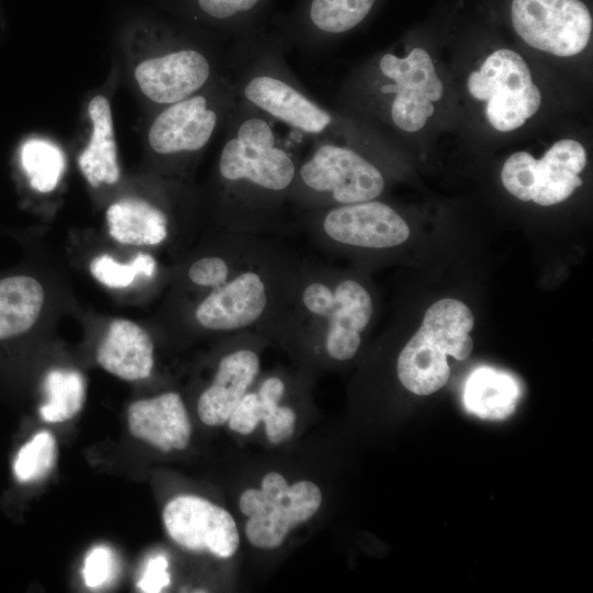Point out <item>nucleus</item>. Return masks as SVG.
Segmentation results:
<instances>
[{"instance_id": "9d476101", "label": "nucleus", "mask_w": 593, "mask_h": 593, "mask_svg": "<svg viewBox=\"0 0 593 593\" xmlns=\"http://www.w3.org/2000/svg\"><path fill=\"white\" fill-rule=\"evenodd\" d=\"M267 338L255 331L231 335V346L217 359L213 378L198 399V414L205 425L220 426L228 421L258 377V347Z\"/></svg>"}, {"instance_id": "bb28decb", "label": "nucleus", "mask_w": 593, "mask_h": 593, "mask_svg": "<svg viewBox=\"0 0 593 593\" xmlns=\"http://www.w3.org/2000/svg\"><path fill=\"white\" fill-rule=\"evenodd\" d=\"M57 459V444L47 430L38 432L18 451L13 462L15 478L23 483L46 477Z\"/></svg>"}, {"instance_id": "5701e85b", "label": "nucleus", "mask_w": 593, "mask_h": 593, "mask_svg": "<svg viewBox=\"0 0 593 593\" xmlns=\"http://www.w3.org/2000/svg\"><path fill=\"white\" fill-rule=\"evenodd\" d=\"M376 0H306L303 20L323 35L342 34L356 27L371 11Z\"/></svg>"}, {"instance_id": "393cba45", "label": "nucleus", "mask_w": 593, "mask_h": 593, "mask_svg": "<svg viewBox=\"0 0 593 593\" xmlns=\"http://www.w3.org/2000/svg\"><path fill=\"white\" fill-rule=\"evenodd\" d=\"M288 391V382L281 376H268L255 390L260 421L265 423L268 440L279 445L294 433L295 412L281 401Z\"/></svg>"}, {"instance_id": "ddd939ff", "label": "nucleus", "mask_w": 593, "mask_h": 593, "mask_svg": "<svg viewBox=\"0 0 593 593\" xmlns=\"http://www.w3.org/2000/svg\"><path fill=\"white\" fill-rule=\"evenodd\" d=\"M379 67L395 86L391 104L393 123L404 132L419 131L434 113L433 101L439 100L444 92L429 54L419 47L404 58L384 54Z\"/></svg>"}, {"instance_id": "2eb2a0df", "label": "nucleus", "mask_w": 593, "mask_h": 593, "mask_svg": "<svg viewBox=\"0 0 593 593\" xmlns=\"http://www.w3.org/2000/svg\"><path fill=\"white\" fill-rule=\"evenodd\" d=\"M242 94L259 112L305 134L322 135L334 121L326 109L271 72L253 74L243 85Z\"/></svg>"}, {"instance_id": "6e6552de", "label": "nucleus", "mask_w": 593, "mask_h": 593, "mask_svg": "<svg viewBox=\"0 0 593 593\" xmlns=\"http://www.w3.org/2000/svg\"><path fill=\"white\" fill-rule=\"evenodd\" d=\"M586 165V152L574 139L555 143L540 159L527 152L512 154L501 171L502 183L515 198L541 206L558 204L582 184L579 174Z\"/></svg>"}, {"instance_id": "39448f33", "label": "nucleus", "mask_w": 593, "mask_h": 593, "mask_svg": "<svg viewBox=\"0 0 593 593\" xmlns=\"http://www.w3.org/2000/svg\"><path fill=\"white\" fill-rule=\"evenodd\" d=\"M385 180L372 163L349 147L322 142L298 164L289 202L300 211L377 199Z\"/></svg>"}, {"instance_id": "1a4fd4ad", "label": "nucleus", "mask_w": 593, "mask_h": 593, "mask_svg": "<svg viewBox=\"0 0 593 593\" xmlns=\"http://www.w3.org/2000/svg\"><path fill=\"white\" fill-rule=\"evenodd\" d=\"M511 16L529 46L560 57L581 53L591 36L592 16L580 0H513Z\"/></svg>"}, {"instance_id": "aec40b11", "label": "nucleus", "mask_w": 593, "mask_h": 593, "mask_svg": "<svg viewBox=\"0 0 593 593\" xmlns=\"http://www.w3.org/2000/svg\"><path fill=\"white\" fill-rule=\"evenodd\" d=\"M523 394L519 380L512 373L489 366L475 368L463 388L468 413L483 419H504L513 414Z\"/></svg>"}, {"instance_id": "a878e982", "label": "nucleus", "mask_w": 593, "mask_h": 593, "mask_svg": "<svg viewBox=\"0 0 593 593\" xmlns=\"http://www.w3.org/2000/svg\"><path fill=\"white\" fill-rule=\"evenodd\" d=\"M20 160L30 186L42 193L53 191L65 170L60 148L43 138H30L21 147Z\"/></svg>"}, {"instance_id": "a211bd4d", "label": "nucleus", "mask_w": 593, "mask_h": 593, "mask_svg": "<svg viewBox=\"0 0 593 593\" xmlns=\"http://www.w3.org/2000/svg\"><path fill=\"white\" fill-rule=\"evenodd\" d=\"M97 361L120 379L143 380L150 376L154 368V343L138 324L118 318L110 323L98 347Z\"/></svg>"}, {"instance_id": "c85d7f7f", "label": "nucleus", "mask_w": 593, "mask_h": 593, "mask_svg": "<svg viewBox=\"0 0 593 593\" xmlns=\"http://www.w3.org/2000/svg\"><path fill=\"white\" fill-rule=\"evenodd\" d=\"M266 0H191L194 10L214 23H235L254 14Z\"/></svg>"}, {"instance_id": "20e7f679", "label": "nucleus", "mask_w": 593, "mask_h": 593, "mask_svg": "<svg viewBox=\"0 0 593 593\" xmlns=\"http://www.w3.org/2000/svg\"><path fill=\"white\" fill-rule=\"evenodd\" d=\"M474 318L463 302L445 298L433 303L423 322L398 356L396 374L410 392L427 395L443 388L450 374L447 357L467 359Z\"/></svg>"}, {"instance_id": "cd10ccee", "label": "nucleus", "mask_w": 593, "mask_h": 593, "mask_svg": "<svg viewBox=\"0 0 593 593\" xmlns=\"http://www.w3.org/2000/svg\"><path fill=\"white\" fill-rule=\"evenodd\" d=\"M157 264L152 255L139 253L128 264H121L109 255H100L90 264L91 275L110 288H126L137 277L153 278Z\"/></svg>"}, {"instance_id": "f03ea898", "label": "nucleus", "mask_w": 593, "mask_h": 593, "mask_svg": "<svg viewBox=\"0 0 593 593\" xmlns=\"http://www.w3.org/2000/svg\"><path fill=\"white\" fill-rule=\"evenodd\" d=\"M298 164L279 144L264 116H242L224 142L216 164V232L270 235L279 232Z\"/></svg>"}, {"instance_id": "7c9ffc66", "label": "nucleus", "mask_w": 593, "mask_h": 593, "mask_svg": "<svg viewBox=\"0 0 593 593\" xmlns=\"http://www.w3.org/2000/svg\"><path fill=\"white\" fill-rule=\"evenodd\" d=\"M168 560L164 556L152 558L141 577L137 586L142 592L157 593L169 585Z\"/></svg>"}, {"instance_id": "412c9836", "label": "nucleus", "mask_w": 593, "mask_h": 593, "mask_svg": "<svg viewBox=\"0 0 593 593\" xmlns=\"http://www.w3.org/2000/svg\"><path fill=\"white\" fill-rule=\"evenodd\" d=\"M109 234L121 244L158 246L170 235L167 213L141 199L112 203L105 213Z\"/></svg>"}, {"instance_id": "0eeeda50", "label": "nucleus", "mask_w": 593, "mask_h": 593, "mask_svg": "<svg viewBox=\"0 0 593 593\" xmlns=\"http://www.w3.org/2000/svg\"><path fill=\"white\" fill-rule=\"evenodd\" d=\"M467 86L473 98L486 101L488 121L501 132L522 126L541 103L526 61L506 48L492 53L479 71L470 74Z\"/></svg>"}, {"instance_id": "dca6fc26", "label": "nucleus", "mask_w": 593, "mask_h": 593, "mask_svg": "<svg viewBox=\"0 0 593 593\" xmlns=\"http://www.w3.org/2000/svg\"><path fill=\"white\" fill-rule=\"evenodd\" d=\"M219 112L210 100L195 93L167 105L148 130V144L159 155L192 154L211 139Z\"/></svg>"}, {"instance_id": "b1692460", "label": "nucleus", "mask_w": 593, "mask_h": 593, "mask_svg": "<svg viewBox=\"0 0 593 593\" xmlns=\"http://www.w3.org/2000/svg\"><path fill=\"white\" fill-rule=\"evenodd\" d=\"M46 402L40 407L42 419L61 423L77 415L85 403L86 387L76 370L53 369L44 379Z\"/></svg>"}, {"instance_id": "423d86ee", "label": "nucleus", "mask_w": 593, "mask_h": 593, "mask_svg": "<svg viewBox=\"0 0 593 593\" xmlns=\"http://www.w3.org/2000/svg\"><path fill=\"white\" fill-rule=\"evenodd\" d=\"M299 224L317 249L331 254L388 251L411 235L403 216L376 199L301 211Z\"/></svg>"}, {"instance_id": "9b49d317", "label": "nucleus", "mask_w": 593, "mask_h": 593, "mask_svg": "<svg viewBox=\"0 0 593 593\" xmlns=\"http://www.w3.org/2000/svg\"><path fill=\"white\" fill-rule=\"evenodd\" d=\"M321 503L320 488L305 480L290 485L280 497L269 496L261 489H247L239 497V508L249 517L246 537L254 547L275 549L293 527L310 519Z\"/></svg>"}, {"instance_id": "c756f323", "label": "nucleus", "mask_w": 593, "mask_h": 593, "mask_svg": "<svg viewBox=\"0 0 593 593\" xmlns=\"http://www.w3.org/2000/svg\"><path fill=\"white\" fill-rule=\"evenodd\" d=\"M115 572L113 552L107 546L93 547L85 557L82 578L90 589H97L108 583Z\"/></svg>"}, {"instance_id": "f8f14e48", "label": "nucleus", "mask_w": 593, "mask_h": 593, "mask_svg": "<svg viewBox=\"0 0 593 593\" xmlns=\"http://www.w3.org/2000/svg\"><path fill=\"white\" fill-rule=\"evenodd\" d=\"M163 522L169 537L187 550L230 558L238 549L239 534L232 515L203 497L172 499L163 511Z\"/></svg>"}, {"instance_id": "f257e3e1", "label": "nucleus", "mask_w": 593, "mask_h": 593, "mask_svg": "<svg viewBox=\"0 0 593 593\" xmlns=\"http://www.w3.org/2000/svg\"><path fill=\"white\" fill-rule=\"evenodd\" d=\"M301 260L268 235L216 232L211 246L184 269L189 289L202 292L188 324L212 335L255 331L265 336L290 294Z\"/></svg>"}, {"instance_id": "4468645a", "label": "nucleus", "mask_w": 593, "mask_h": 593, "mask_svg": "<svg viewBox=\"0 0 593 593\" xmlns=\"http://www.w3.org/2000/svg\"><path fill=\"white\" fill-rule=\"evenodd\" d=\"M211 72V63L203 53L181 48L144 59L134 76L148 100L169 105L198 93Z\"/></svg>"}, {"instance_id": "4be33fe9", "label": "nucleus", "mask_w": 593, "mask_h": 593, "mask_svg": "<svg viewBox=\"0 0 593 593\" xmlns=\"http://www.w3.org/2000/svg\"><path fill=\"white\" fill-rule=\"evenodd\" d=\"M44 299V289L33 277L1 279L0 339L12 338L29 331L40 316Z\"/></svg>"}, {"instance_id": "7ed1b4c3", "label": "nucleus", "mask_w": 593, "mask_h": 593, "mask_svg": "<svg viewBox=\"0 0 593 593\" xmlns=\"http://www.w3.org/2000/svg\"><path fill=\"white\" fill-rule=\"evenodd\" d=\"M322 260L302 258L292 289L265 337L317 360L355 358L374 315L361 280Z\"/></svg>"}, {"instance_id": "f3484780", "label": "nucleus", "mask_w": 593, "mask_h": 593, "mask_svg": "<svg viewBox=\"0 0 593 593\" xmlns=\"http://www.w3.org/2000/svg\"><path fill=\"white\" fill-rule=\"evenodd\" d=\"M130 433L160 451L184 449L191 437V423L177 392H165L133 402L127 409Z\"/></svg>"}, {"instance_id": "6ab92c4d", "label": "nucleus", "mask_w": 593, "mask_h": 593, "mask_svg": "<svg viewBox=\"0 0 593 593\" xmlns=\"http://www.w3.org/2000/svg\"><path fill=\"white\" fill-rule=\"evenodd\" d=\"M91 135L78 157L79 168L90 186L112 184L120 178L118 149L111 105L103 94L94 96L88 104Z\"/></svg>"}]
</instances>
